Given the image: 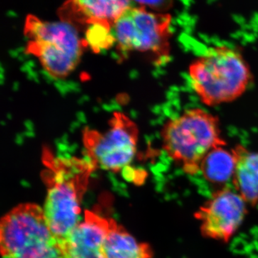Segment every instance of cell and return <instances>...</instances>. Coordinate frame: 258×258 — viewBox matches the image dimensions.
I'll list each match as a JSON object with an SVG mask.
<instances>
[{"label": "cell", "instance_id": "1", "mask_svg": "<svg viewBox=\"0 0 258 258\" xmlns=\"http://www.w3.org/2000/svg\"><path fill=\"white\" fill-rule=\"evenodd\" d=\"M46 166L42 179L47 186L44 214L51 230L64 244L70 234L81 221V205L90 178L97 169L85 157H60L45 151Z\"/></svg>", "mask_w": 258, "mask_h": 258}, {"label": "cell", "instance_id": "2", "mask_svg": "<svg viewBox=\"0 0 258 258\" xmlns=\"http://www.w3.org/2000/svg\"><path fill=\"white\" fill-rule=\"evenodd\" d=\"M188 74L193 91L210 107L236 101L252 81L242 52L227 45L209 47L190 63Z\"/></svg>", "mask_w": 258, "mask_h": 258}, {"label": "cell", "instance_id": "3", "mask_svg": "<svg viewBox=\"0 0 258 258\" xmlns=\"http://www.w3.org/2000/svg\"><path fill=\"white\" fill-rule=\"evenodd\" d=\"M161 137L168 157L189 175L200 172L202 161L212 149L227 146L218 117L200 108L166 120Z\"/></svg>", "mask_w": 258, "mask_h": 258}, {"label": "cell", "instance_id": "4", "mask_svg": "<svg viewBox=\"0 0 258 258\" xmlns=\"http://www.w3.org/2000/svg\"><path fill=\"white\" fill-rule=\"evenodd\" d=\"M0 257L69 258L43 209L34 203L20 204L0 218Z\"/></svg>", "mask_w": 258, "mask_h": 258}, {"label": "cell", "instance_id": "5", "mask_svg": "<svg viewBox=\"0 0 258 258\" xmlns=\"http://www.w3.org/2000/svg\"><path fill=\"white\" fill-rule=\"evenodd\" d=\"M171 21L169 13H154L140 5L130 7L112 29L117 50L122 55L148 54L154 63H166L171 58Z\"/></svg>", "mask_w": 258, "mask_h": 258}, {"label": "cell", "instance_id": "6", "mask_svg": "<svg viewBox=\"0 0 258 258\" xmlns=\"http://www.w3.org/2000/svg\"><path fill=\"white\" fill-rule=\"evenodd\" d=\"M26 35L31 39L28 52L37 56L44 71L56 79H66L74 72L86 46L75 27L63 21L28 17Z\"/></svg>", "mask_w": 258, "mask_h": 258}, {"label": "cell", "instance_id": "7", "mask_svg": "<svg viewBox=\"0 0 258 258\" xmlns=\"http://www.w3.org/2000/svg\"><path fill=\"white\" fill-rule=\"evenodd\" d=\"M139 128L137 123L122 112H115L104 132L86 128L83 143L97 169L119 172L126 170L137 152Z\"/></svg>", "mask_w": 258, "mask_h": 258}, {"label": "cell", "instance_id": "8", "mask_svg": "<svg viewBox=\"0 0 258 258\" xmlns=\"http://www.w3.org/2000/svg\"><path fill=\"white\" fill-rule=\"evenodd\" d=\"M246 203L228 188L218 190L204 203L195 217L200 224L202 235L207 238L228 242L243 222Z\"/></svg>", "mask_w": 258, "mask_h": 258}, {"label": "cell", "instance_id": "9", "mask_svg": "<svg viewBox=\"0 0 258 258\" xmlns=\"http://www.w3.org/2000/svg\"><path fill=\"white\" fill-rule=\"evenodd\" d=\"M111 220L98 212L86 210L81 221L64 241L68 257L106 258L103 247Z\"/></svg>", "mask_w": 258, "mask_h": 258}, {"label": "cell", "instance_id": "10", "mask_svg": "<svg viewBox=\"0 0 258 258\" xmlns=\"http://www.w3.org/2000/svg\"><path fill=\"white\" fill-rule=\"evenodd\" d=\"M130 1H70L58 10L61 21L75 25L96 24L113 27L120 15L132 6Z\"/></svg>", "mask_w": 258, "mask_h": 258}, {"label": "cell", "instance_id": "11", "mask_svg": "<svg viewBox=\"0 0 258 258\" xmlns=\"http://www.w3.org/2000/svg\"><path fill=\"white\" fill-rule=\"evenodd\" d=\"M235 160L232 184L235 191L249 205L258 201V152L242 144L231 149Z\"/></svg>", "mask_w": 258, "mask_h": 258}, {"label": "cell", "instance_id": "12", "mask_svg": "<svg viewBox=\"0 0 258 258\" xmlns=\"http://www.w3.org/2000/svg\"><path fill=\"white\" fill-rule=\"evenodd\" d=\"M106 258H152L149 244L139 242L121 225L111 218L104 242Z\"/></svg>", "mask_w": 258, "mask_h": 258}, {"label": "cell", "instance_id": "13", "mask_svg": "<svg viewBox=\"0 0 258 258\" xmlns=\"http://www.w3.org/2000/svg\"><path fill=\"white\" fill-rule=\"evenodd\" d=\"M225 147L214 148L202 161L200 172L211 184L223 185L233 177L235 157L232 150H227Z\"/></svg>", "mask_w": 258, "mask_h": 258}, {"label": "cell", "instance_id": "14", "mask_svg": "<svg viewBox=\"0 0 258 258\" xmlns=\"http://www.w3.org/2000/svg\"><path fill=\"white\" fill-rule=\"evenodd\" d=\"M113 27L103 24H96L88 27L84 41L86 46L91 47L93 52H99L113 46L115 38Z\"/></svg>", "mask_w": 258, "mask_h": 258}, {"label": "cell", "instance_id": "15", "mask_svg": "<svg viewBox=\"0 0 258 258\" xmlns=\"http://www.w3.org/2000/svg\"><path fill=\"white\" fill-rule=\"evenodd\" d=\"M137 4L142 5V6L149 7V8H152L153 10H161V11H164V10H168L170 8L172 3L171 2L166 1H154V2H137Z\"/></svg>", "mask_w": 258, "mask_h": 258}, {"label": "cell", "instance_id": "16", "mask_svg": "<svg viewBox=\"0 0 258 258\" xmlns=\"http://www.w3.org/2000/svg\"><path fill=\"white\" fill-rule=\"evenodd\" d=\"M8 118H9V119H11V118H12V115L10 114V113H9V114L8 115Z\"/></svg>", "mask_w": 258, "mask_h": 258}]
</instances>
